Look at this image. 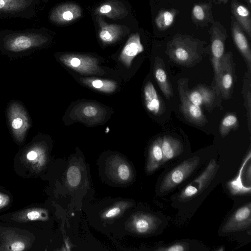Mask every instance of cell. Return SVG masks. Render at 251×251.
<instances>
[{
	"label": "cell",
	"mask_w": 251,
	"mask_h": 251,
	"mask_svg": "<svg viewBox=\"0 0 251 251\" xmlns=\"http://www.w3.org/2000/svg\"><path fill=\"white\" fill-rule=\"evenodd\" d=\"M206 45L205 41L179 33L168 42L166 53L172 61L189 68L202 59L207 50Z\"/></svg>",
	"instance_id": "obj_1"
},
{
	"label": "cell",
	"mask_w": 251,
	"mask_h": 251,
	"mask_svg": "<svg viewBox=\"0 0 251 251\" xmlns=\"http://www.w3.org/2000/svg\"><path fill=\"white\" fill-rule=\"evenodd\" d=\"M49 40L46 33L39 29L0 31V47L11 54L33 50L44 46Z\"/></svg>",
	"instance_id": "obj_2"
},
{
	"label": "cell",
	"mask_w": 251,
	"mask_h": 251,
	"mask_svg": "<svg viewBox=\"0 0 251 251\" xmlns=\"http://www.w3.org/2000/svg\"><path fill=\"white\" fill-rule=\"evenodd\" d=\"M39 2V0H0V19H31Z\"/></svg>",
	"instance_id": "obj_3"
},
{
	"label": "cell",
	"mask_w": 251,
	"mask_h": 251,
	"mask_svg": "<svg viewBox=\"0 0 251 251\" xmlns=\"http://www.w3.org/2000/svg\"><path fill=\"white\" fill-rule=\"evenodd\" d=\"M210 35V50L212 63L216 85L222 59L225 53L226 41L228 37L225 26L219 21L212 24L209 30Z\"/></svg>",
	"instance_id": "obj_4"
},
{
	"label": "cell",
	"mask_w": 251,
	"mask_h": 251,
	"mask_svg": "<svg viewBox=\"0 0 251 251\" xmlns=\"http://www.w3.org/2000/svg\"><path fill=\"white\" fill-rule=\"evenodd\" d=\"M200 158L197 156L184 160L170 171L163 178L159 192L165 193L180 184L190 176L198 166Z\"/></svg>",
	"instance_id": "obj_5"
},
{
	"label": "cell",
	"mask_w": 251,
	"mask_h": 251,
	"mask_svg": "<svg viewBox=\"0 0 251 251\" xmlns=\"http://www.w3.org/2000/svg\"><path fill=\"white\" fill-rule=\"evenodd\" d=\"M178 91L180 100V109L185 119L191 124L202 126L207 122L200 106L195 105L188 97V79L183 78L177 81Z\"/></svg>",
	"instance_id": "obj_6"
},
{
	"label": "cell",
	"mask_w": 251,
	"mask_h": 251,
	"mask_svg": "<svg viewBox=\"0 0 251 251\" xmlns=\"http://www.w3.org/2000/svg\"><path fill=\"white\" fill-rule=\"evenodd\" d=\"M235 79V67L233 53L231 51L225 53L222 59L218 81L215 85L217 93L221 94L222 98L227 100L231 98Z\"/></svg>",
	"instance_id": "obj_7"
},
{
	"label": "cell",
	"mask_w": 251,
	"mask_h": 251,
	"mask_svg": "<svg viewBox=\"0 0 251 251\" xmlns=\"http://www.w3.org/2000/svg\"><path fill=\"white\" fill-rule=\"evenodd\" d=\"M218 167L215 160H211L203 172L181 191L178 196L179 200H188L203 192L214 178Z\"/></svg>",
	"instance_id": "obj_8"
},
{
	"label": "cell",
	"mask_w": 251,
	"mask_h": 251,
	"mask_svg": "<svg viewBox=\"0 0 251 251\" xmlns=\"http://www.w3.org/2000/svg\"><path fill=\"white\" fill-rule=\"evenodd\" d=\"M106 172L112 179L118 183H125L131 181L133 172L130 164L117 156H111L106 164Z\"/></svg>",
	"instance_id": "obj_9"
},
{
	"label": "cell",
	"mask_w": 251,
	"mask_h": 251,
	"mask_svg": "<svg viewBox=\"0 0 251 251\" xmlns=\"http://www.w3.org/2000/svg\"><path fill=\"white\" fill-rule=\"evenodd\" d=\"M82 15L80 7L74 3H65L55 6L49 15L50 20L53 24L63 25L70 24Z\"/></svg>",
	"instance_id": "obj_10"
},
{
	"label": "cell",
	"mask_w": 251,
	"mask_h": 251,
	"mask_svg": "<svg viewBox=\"0 0 251 251\" xmlns=\"http://www.w3.org/2000/svg\"><path fill=\"white\" fill-rule=\"evenodd\" d=\"M251 224V203L237 209L223 227L225 233L236 232L247 229Z\"/></svg>",
	"instance_id": "obj_11"
},
{
	"label": "cell",
	"mask_w": 251,
	"mask_h": 251,
	"mask_svg": "<svg viewBox=\"0 0 251 251\" xmlns=\"http://www.w3.org/2000/svg\"><path fill=\"white\" fill-rule=\"evenodd\" d=\"M155 215L146 213H137L130 218L127 223L129 230L138 234H147L154 231L159 225Z\"/></svg>",
	"instance_id": "obj_12"
},
{
	"label": "cell",
	"mask_w": 251,
	"mask_h": 251,
	"mask_svg": "<svg viewBox=\"0 0 251 251\" xmlns=\"http://www.w3.org/2000/svg\"><path fill=\"white\" fill-rule=\"evenodd\" d=\"M230 19L233 41L247 64L248 72L251 73V49L248 39L243 28L232 15Z\"/></svg>",
	"instance_id": "obj_13"
},
{
	"label": "cell",
	"mask_w": 251,
	"mask_h": 251,
	"mask_svg": "<svg viewBox=\"0 0 251 251\" xmlns=\"http://www.w3.org/2000/svg\"><path fill=\"white\" fill-rule=\"evenodd\" d=\"M251 157V151L250 149L247 155L244 159L243 163L239 170V172L235 177L227 183V188L230 193L233 195L250 194L251 187L247 186L244 179L251 178V168L247 173L245 172V167L247 163L250 161Z\"/></svg>",
	"instance_id": "obj_14"
},
{
	"label": "cell",
	"mask_w": 251,
	"mask_h": 251,
	"mask_svg": "<svg viewBox=\"0 0 251 251\" xmlns=\"http://www.w3.org/2000/svg\"><path fill=\"white\" fill-rule=\"evenodd\" d=\"M9 118L11 129L15 135L19 137L23 136L29 124L23 107L18 103H13L9 108Z\"/></svg>",
	"instance_id": "obj_15"
},
{
	"label": "cell",
	"mask_w": 251,
	"mask_h": 251,
	"mask_svg": "<svg viewBox=\"0 0 251 251\" xmlns=\"http://www.w3.org/2000/svg\"><path fill=\"white\" fill-rule=\"evenodd\" d=\"M99 25L98 36L104 44L113 43L120 39L124 32V26L117 24L106 23L101 16H97Z\"/></svg>",
	"instance_id": "obj_16"
},
{
	"label": "cell",
	"mask_w": 251,
	"mask_h": 251,
	"mask_svg": "<svg viewBox=\"0 0 251 251\" xmlns=\"http://www.w3.org/2000/svg\"><path fill=\"white\" fill-rule=\"evenodd\" d=\"M191 19L195 25L201 27L207 26L209 24H213L215 21L212 1L194 4L191 10Z\"/></svg>",
	"instance_id": "obj_17"
},
{
	"label": "cell",
	"mask_w": 251,
	"mask_h": 251,
	"mask_svg": "<svg viewBox=\"0 0 251 251\" xmlns=\"http://www.w3.org/2000/svg\"><path fill=\"white\" fill-rule=\"evenodd\" d=\"M154 75L162 93L167 100H170L174 96V92L163 60L159 56L155 59Z\"/></svg>",
	"instance_id": "obj_18"
},
{
	"label": "cell",
	"mask_w": 251,
	"mask_h": 251,
	"mask_svg": "<svg viewBox=\"0 0 251 251\" xmlns=\"http://www.w3.org/2000/svg\"><path fill=\"white\" fill-rule=\"evenodd\" d=\"M144 98L146 107L151 113L160 115L164 113L165 107L150 81L146 83L144 88Z\"/></svg>",
	"instance_id": "obj_19"
},
{
	"label": "cell",
	"mask_w": 251,
	"mask_h": 251,
	"mask_svg": "<svg viewBox=\"0 0 251 251\" xmlns=\"http://www.w3.org/2000/svg\"><path fill=\"white\" fill-rule=\"evenodd\" d=\"M94 13L97 16H104L115 20L126 16L127 11L125 5L121 1L110 0L98 6Z\"/></svg>",
	"instance_id": "obj_20"
},
{
	"label": "cell",
	"mask_w": 251,
	"mask_h": 251,
	"mask_svg": "<svg viewBox=\"0 0 251 251\" xmlns=\"http://www.w3.org/2000/svg\"><path fill=\"white\" fill-rule=\"evenodd\" d=\"M230 7L232 16L251 40V15L250 9L236 0H232Z\"/></svg>",
	"instance_id": "obj_21"
},
{
	"label": "cell",
	"mask_w": 251,
	"mask_h": 251,
	"mask_svg": "<svg viewBox=\"0 0 251 251\" xmlns=\"http://www.w3.org/2000/svg\"><path fill=\"white\" fill-rule=\"evenodd\" d=\"M161 148L163 153L161 165L178 156L183 151V146L180 141L170 136H164L162 138Z\"/></svg>",
	"instance_id": "obj_22"
},
{
	"label": "cell",
	"mask_w": 251,
	"mask_h": 251,
	"mask_svg": "<svg viewBox=\"0 0 251 251\" xmlns=\"http://www.w3.org/2000/svg\"><path fill=\"white\" fill-rule=\"evenodd\" d=\"M144 50L141 44L140 34L134 33L131 34L122 50L120 58L125 63H131L132 59Z\"/></svg>",
	"instance_id": "obj_23"
},
{
	"label": "cell",
	"mask_w": 251,
	"mask_h": 251,
	"mask_svg": "<svg viewBox=\"0 0 251 251\" xmlns=\"http://www.w3.org/2000/svg\"><path fill=\"white\" fill-rule=\"evenodd\" d=\"M62 62L70 67L81 72L91 70L95 61L90 57L80 55L65 54L61 57Z\"/></svg>",
	"instance_id": "obj_24"
},
{
	"label": "cell",
	"mask_w": 251,
	"mask_h": 251,
	"mask_svg": "<svg viewBox=\"0 0 251 251\" xmlns=\"http://www.w3.org/2000/svg\"><path fill=\"white\" fill-rule=\"evenodd\" d=\"M161 143L162 138L159 137L154 141L150 147L147 164V170L149 173H153L161 165L163 159Z\"/></svg>",
	"instance_id": "obj_25"
},
{
	"label": "cell",
	"mask_w": 251,
	"mask_h": 251,
	"mask_svg": "<svg viewBox=\"0 0 251 251\" xmlns=\"http://www.w3.org/2000/svg\"><path fill=\"white\" fill-rule=\"evenodd\" d=\"M179 12V10L175 8L160 10L154 19L157 28L161 30H165L169 28Z\"/></svg>",
	"instance_id": "obj_26"
},
{
	"label": "cell",
	"mask_w": 251,
	"mask_h": 251,
	"mask_svg": "<svg viewBox=\"0 0 251 251\" xmlns=\"http://www.w3.org/2000/svg\"><path fill=\"white\" fill-rule=\"evenodd\" d=\"M251 73L247 72L244 78L243 94L244 99V105L247 111V122L248 129L251 132Z\"/></svg>",
	"instance_id": "obj_27"
},
{
	"label": "cell",
	"mask_w": 251,
	"mask_h": 251,
	"mask_svg": "<svg viewBox=\"0 0 251 251\" xmlns=\"http://www.w3.org/2000/svg\"><path fill=\"white\" fill-rule=\"evenodd\" d=\"M130 203L122 201L117 202L113 206L104 211L101 214L103 219H112L120 215L125 210L129 207Z\"/></svg>",
	"instance_id": "obj_28"
},
{
	"label": "cell",
	"mask_w": 251,
	"mask_h": 251,
	"mask_svg": "<svg viewBox=\"0 0 251 251\" xmlns=\"http://www.w3.org/2000/svg\"><path fill=\"white\" fill-rule=\"evenodd\" d=\"M238 122L237 117L233 114H228L222 120L219 128L222 137L226 136L232 130L238 128Z\"/></svg>",
	"instance_id": "obj_29"
},
{
	"label": "cell",
	"mask_w": 251,
	"mask_h": 251,
	"mask_svg": "<svg viewBox=\"0 0 251 251\" xmlns=\"http://www.w3.org/2000/svg\"><path fill=\"white\" fill-rule=\"evenodd\" d=\"M81 180V173L79 167L76 165L70 166L66 173V181L72 188L77 187Z\"/></svg>",
	"instance_id": "obj_30"
},
{
	"label": "cell",
	"mask_w": 251,
	"mask_h": 251,
	"mask_svg": "<svg viewBox=\"0 0 251 251\" xmlns=\"http://www.w3.org/2000/svg\"><path fill=\"white\" fill-rule=\"evenodd\" d=\"M196 88L201 95L202 99V104L207 108L211 106L215 100V92L211 89L202 85H199Z\"/></svg>",
	"instance_id": "obj_31"
},
{
	"label": "cell",
	"mask_w": 251,
	"mask_h": 251,
	"mask_svg": "<svg viewBox=\"0 0 251 251\" xmlns=\"http://www.w3.org/2000/svg\"><path fill=\"white\" fill-rule=\"evenodd\" d=\"M89 81L93 88L104 92H111L116 88L115 84L111 81L95 79Z\"/></svg>",
	"instance_id": "obj_32"
},
{
	"label": "cell",
	"mask_w": 251,
	"mask_h": 251,
	"mask_svg": "<svg viewBox=\"0 0 251 251\" xmlns=\"http://www.w3.org/2000/svg\"><path fill=\"white\" fill-rule=\"evenodd\" d=\"M188 97L191 101L195 105L200 106L202 104L201 95L197 88L191 91H189Z\"/></svg>",
	"instance_id": "obj_33"
},
{
	"label": "cell",
	"mask_w": 251,
	"mask_h": 251,
	"mask_svg": "<svg viewBox=\"0 0 251 251\" xmlns=\"http://www.w3.org/2000/svg\"><path fill=\"white\" fill-rule=\"evenodd\" d=\"M187 250L186 245L178 243L173 244L168 247L159 248L157 251H184Z\"/></svg>",
	"instance_id": "obj_34"
},
{
	"label": "cell",
	"mask_w": 251,
	"mask_h": 251,
	"mask_svg": "<svg viewBox=\"0 0 251 251\" xmlns=\"http://www.w3.org/2000/svg\"><path fill=\"white\" fill-rule=\"evenodd\" d=\"M82 112L87 117H93L97 115L98 109L95 106L88 105L83 109Z\"/></svg>",
	"instance_id": "obj_35"
},
{
	"label": "cell",
	"mask_w": 251,
	"mask_h": 251,
	"mask_svg": "<svg viewBox=\"0 0 251 251\" xmlns=\"http://www.w3.org/2000/svg\"><path fill=\"white\" fill-rule=\"evenodd\" d=\"M25 249V244L22 242H16L11 245V250L14 251H22Z\"/></svg>",
	"instance_id": "obj_36"
},
{
	"label": "cell",
	"mask_w": 251,
	"mask_h": 251,
	"mask_svg": "<svg viewBox=\"0 0 251 251\" xmlns=\"http://www.w3.org/2000/svg\"><path fill=\"white\" fill-rule=\"evenodd\" d=\"M27 218L30 220H35L38 219L40 216V214L36 211L29 212L27 214Z\"/></svg>",
	"instance_id": "obj_37"
},
{
	"label": "cell",
	"mask_w": 251,
	"mask_h": 251,
	"mask_svg": "<svg viewBox=\"0 0 251 251\" xmlns=\"http://www.w3.org/2000/svg\"><path fill=\"white\" fill-rule=\"evenodd\" d=\"M37 155V153L35 151H32L27 153L26 157L28 160H32L36 158Z\"/></svg>",
	"instance_id": "obj_38"
},
{
	"label": "cell",
	"mask_w": 251,
	"mask_h": 251,
	"mask_svg": "<svg viewBox=\"0 0 251 251\" xmlns=\"http://www.w3.org/2000/svg\"><path fill=\"white\" fill-rule=\"evenodd\" d=\"M229 0H213L215 3L220 4L224 3L226 4Z\"/></svg>",
	"instance_id": "obj_39"
},
{
	"label": "cell",
	"mask_w": 251,
	"mask_h": 251,
	"mask_svg": "<svg viewBox=\"0 0 251 251\" xmlns=\"http://www.w3.org/2000/svg\"><path fill=\"white\" fill-rule=\"evenodd\" d=\"M246 1L248 4L249 8H251V0H246Z\"/></svg>",
	"instance_id": "obj_40"
},
{
	"label": "cell",
	"mask_w": 251,
	"mask_h": 251,
	"mask_svg": "<svg viewBox=\"0 0 251 251\" xmlns=\"http://www.w3.org/2000/svg\"><path fill=\"white\" fill-rule=\"evenodd\" d=\"M1 203V199H0V203Z\"/></svg>",
	"instance_id": "obj_41"
}]
</instances>
